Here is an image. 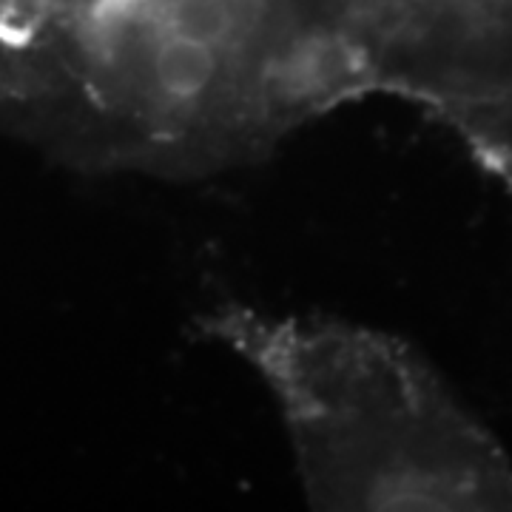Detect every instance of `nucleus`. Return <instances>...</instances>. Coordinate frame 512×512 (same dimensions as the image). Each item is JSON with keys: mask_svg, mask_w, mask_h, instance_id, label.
<instances>
[{"mask_svg": "<svg viewBox=\"0 0 512 512\" xmlns=\"http://www.w3.org/2000/svg\"><path fill=\"white\" fill-rule=\"evenodd\" d=\"M200 330L268 387L316 510H512V461L416 350L222 302Z\"/></svg>", "mask_w": 512, "mask_h": 512, "instance_id": "obj_1", "label": "nucleus"}]
</instances>
